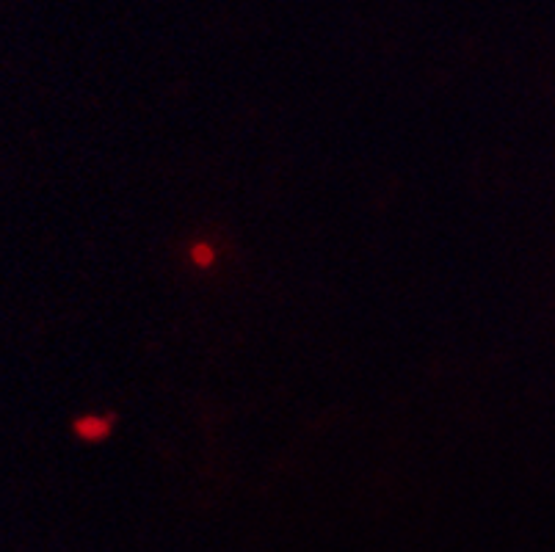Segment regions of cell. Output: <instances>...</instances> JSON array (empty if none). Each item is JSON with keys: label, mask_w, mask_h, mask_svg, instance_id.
Masks as SVG:
<instances>
[{"label": "cell", "mask_w": 555, "mask_h": 552, "mask_svg": "<svg viewBox=\"0 0 555 552\" xmlns=\"http://www.w3.org/2000/svg\"><path fill=\"white\" fill-rule=\"evenodd\" d=\"M75 434L83 442H100L111 434V417H100V414H86L75 423Z\"/></svg>", "instance_id": "1"}, {"label": "cell", "mask_w": 555, "mask_h": 552, "mask_svg": "<svg viewBox=\"0 0 555 552\" xmlns=\"http://www.w3.org/2000/svg\"><path fill=\"white\" fill-rule=\"evenodd\" d=\"M191 254H194V263L202 265V268H208V265L213 263V257H216L210 246H194V252Z\"/></svg>", "instance_id": "2"}]
</instances>
